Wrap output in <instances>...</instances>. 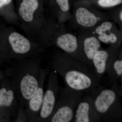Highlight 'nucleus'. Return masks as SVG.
I'll return each mask as SVG.
<instances>
[{
	"mask_svg": "<svg viewBox=\"0 0 122 122\" xmlns=\"http://www.w3.org/2000/svg\"><path fill=\"white\" fill-rule=\"evenodd\" d=\"M51 65L63 78L66 88L89 93L100 85L101 78L93 68L66 53H55L52 57Z\"/></svg>",
	"mask_w": 122,
	"mask_h": 122,
	"instance_id": "1",
	"label": "nucleus"
},
{
	"mask_svg": "<svg viewBox=\"0 0 122 122\" xmlns=\"http://www.w3.org/2000/svg\"><path fill=\"white\" fill-rule=\"evenodd\" d=\"M38 52L27 58L13 60L9 69L11 84L19 102L25 108L39 86L42 58Z\"/></svg>",
	"mask_w": 122,
	"mask_h": 122,
	"instance_id": "2",
	"label": "nucleus"
},
{
	"mask_svg": "<svg viewBox=\"0 0 122 122\" xmlns=\"http://www.w3.org/2000/svg\"><path fill=\"white\" fill-rule=\"evenodd\" d=\"M117 83L111 87L99 85L89 93L100 122H119L122 119L120 97L122 93Z\"/></svg>",
	"mask_w": 122,
	"mask_h": 122,
	"instance_id": "3",
	"label": "nucleus"
},
{
	"mask_svg": "<svg viewBox=\"0 0 122 122\" xmlns=\"http://www.w3.org/2000/svg\"><path fill=\"white\" fill-rule=\"evenodd\" d=\"M39 45L18 32L0 28V55L8 59L27 58L41 51Z\"/></svg>",
	"mask_w": 122,
	"mask_h": 122,
	"instance_id": "4",
	"label": "nucleus"
},
{
	"mask_svg": "<svg viewBox=\"0 0 122 122\" xmlns=\"http://www.w3.org/2000/svg\"><path fill=\"white\" fill-rule=\"evenodd\" d=\"M85 94L66 87L59 88L56 104L47 122H72L77 106Z\"/></svg>",
	"mask_w": 122,
	"mask_h": 122,
	"instance_id": "5",
	"label": "nucleus"
},
{
	"mask_svg": "<svg viewBox=\"0 0 122 122\" xmlns=\"http://www.w3.org/2000/svg\"><path fill=\"white\" fill-rule=\"evenodd\" d=\"M59 87L58 74L52 69L47 89L44 93L41 109L36 122H47L55 109L58 98Z\"/></svg>",
	"mask_w": 122,
	"mask_h": 122,
	"instance_id": "6",
	"label": "nucleus"
},
{
	"mask_svg": "<svg viewBox=\"0 0 122 122\" xmlns=\"http://www.w3.org/2000/svg\"><path fill=\"white\" fill-rule=\"evenodd\" d=\"M111 19L108 13L84 7L77 8L72 16L75 25L85 30L92 29L103 21Z\"/></svg>",
	"mask_w": 122,
	"mask_h": 122,
	"instance_id": "7",
	"label": "nucleus"
},
{
	"mask_svg": "<svg viewBox=\"0 0 122 122\" xmlns=\"http://www.w3.org/2000/svg\"><path fill=\"white\" fill-rule=\"evenodd\" d=\"M19 102L10 79L5 81L0 88V109H3L6 121L12 122L16 118Z\"/></svg>",
	"mask_w": 122,
	"mask_h": 122,
	"instance_id": "8",
	"label": "nucleus"
},
{
	"mask_svg": "<svg viewBox=\"0 0 122 122\" xmlns=\"http://www.w3.org/2000/svg\"><path fill=\"white\" fill-rule=\"evenodd\" d=\"M82 30L78 37L81 61L85 65L93 68L92 59L95 54L101 48L100 42L90 31Z\"/></svg>",
	"mask_w": 122,
	"mask_h": 122,
	"instance_id": "9",
	"label": "nucleus"
},
{
	"mask_svg": "<svg viewBox=\"0 0 122 122\" xmlns=\"http://www.w3.org/2000/svg\"><path fill=\"white\" fill-rule=\"evenodd\" d=\"M50 67L42 68L39 86L24 108L28 122H36L41 109L44 94V85L46 78L50 72Z\"/></svg>",
	"mask_w": 122,
	"mask_h": 122,
	"instance_id": "10",
	"label": "nucleus"
},
{
	"mask_svg": "<svg viewBox=\"0 0 122 122\" xmlns=\"http://www.w3.org/2000/svg\"><path fill=\"white\" fill-rule=\"evenodd\" d=\"M122 52L120 47L110 46L106 49L101 48L96 52L92 59L93 68L101 78L115 60Z\"/></svg>",
	"mask_w": 122,
	"mask_h": 122,
	"instance_id": "11",
	"label": "nucleus"
},
{
	"mask_svg": "<svg viewBox=\"0 0 122 122\" xmlns=\"http://www.w3.org/2000/svg\"><path fill=\"white\" fill-rule=\"evenodd\" d=\"M97 37L99 41L116 47H120L122 33L113 22L110 20L105 21L90 30Z\"/></svg>",
	"mask_w": 122,
	"mask_h": 122,
	"instance_id": "12",
	"label": "nucleus"
},
{
	"mask_svg": "<svg viewBox=\"0 0 122 122\" xmlns=\"http://www.w3.org/2000/svg\"><path fill=\"white\" fill-rule=\"evenodd\" d=\"M53 36H54L53 39L48 42L46 47L55 46L64 52L81 62L79 54L78 39L76 35L72 33L63 31L54 34Z\"/></svg>",
	"mask_w": 122,
	"mask_h": 122,
	"instance_id": "13",
	"label": "nucleus"
},
{
	"mask_svg": "<svg viewBox=\"0 0 122 122\" xmlns=\"http://www.w3.org/2000/svg\"><path fill=\"white\" fill-rule=\"evenodd\" d=\"M77 106L72 122H100V117L94 107L91 95L86 93Z\"/></svg>",
	"mask_w": 122,
	"mask_h": 122,
	"instance_id": "14",
	"label": "nucleus"
},
{
	"mask_svg": "<svg viewBox=\"0 0 122 122\" xmlns=\"http://www.w3.org/2000/svg\"><path fill=\"white\" fill-rule=\"evenodd\" d=\"M39 8L38 0H23L18 9V14L23 22L30 24L35 21Z\"/></svg>",
	"mask_w": 122,
	"mask_h": 122,
	"instance_id": "15",
	"label": "nucleus"
},
{
	"mask_svg": "<svg viewBox=\"0 0 122 122\" xmlns=\"http://www.w3.org/2000/svg\"><path fill=\"white\" fill-rule=\"evenodd\" d=\"M107 73L108 81L112 85L117 83L119 79L122 78V52L114 61Z\"/></svg>",
	"mask_w": 122,
	"mask_h": 122,
	"instance_id": "16",
	"label": "nucleus"
},
{
	"mask_svg": "<svg viewBox=\"0 0 122 122\" xmlns=\"http://www.w3.org/2000/svg\"><path fill=\"white\" fill-rule=\"evenodd\" d=\"M59 9L58 14L61 16V20L64 21L65 19L71 17L70 12V5L69 0H56Z\"/></svg>",
	"mask_w": 122,
	"mask_h": 122,
	"instance_id": "17",
	"label": "nucleus"
},
{
	"mask_svg": "<svg viewBox=\"0 0 122 122\" xmlns=\"http://www.w3.org/2000/svg\"><path fill=\"white\" fill-rule=\"evenodd\" d=\"M122 0H98V3L100 7L104 8H110L121 4Z\"/></svg>",
	"mask_w": 122,
	"mask_h": 122,
	"instance_id": "18",
	"label": "nucleus"
},
{
	"mask_svg": "<svg viewBox=\"0 0 122 122\" xmlns=\"http://www.w3.org/2000/svg\"><path fill=\"white\" fill-rule=\"evenodd\" d=\"M13 121V122H28L24 108L19 107L16 117Z\"/></svg>",
	"mask_w": 122,
	"mask_h": 122,
	"instance_id": "19",
	"label": "nucleus"
},
{
	"mask_svg": "<svg viewBox=\"0 0 122 122\" xmlns=\"http://www.w3.org/2000/svg\"><path fill=\"white\" fill-rule=\"evenodd\" d=\"M12 0H0V15L7 20V16L5 7L12 2Z\"/></svg>",
	"mask_w": 122,
	"mask_h": 122,
	"instance_id": "20",
	"label": "nucleus"
},
{
	"mask_svg": "<svg viewBox=\"0 0 122 122\" xmlns=\"http://www.w3.org/2000/svg\"><path fill=\"white\" fill-rule=\"evenodd\" d=\"M114 16H111V18L115 20L116 22L118 23L120 25H122V9L119 11H114Z\"/></svg>",
	"mask_w": 122,
	"mask_h": 122,
	"instance_id": "21",
	"label": "nucleus"
}]
</instances>
